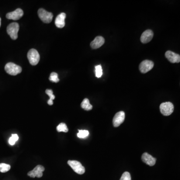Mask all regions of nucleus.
<instances>
[{
    "mask_svg": "<svg viewBox=\"0 0 180 180\" xmlns=\"http://www.w3.org/2000/svg\"><path fill=\"white\" fill-rule=\"evenodd\" d=\"M5 70L9 75L16 76L21 73L22 69L21 67L13 63H8L5 67Z\"/></svg>",
    "mask_w": 180,
    "mask_h": 180,
    "instance_id": "nucleus-1",
    "label": "nucleus"
},
{
    "mask_svg": "<svg viewBox=\"0 0 180 180\" xmlns=\"http://www.w3.org/2000/svg\"><path fill=\"white\" fill-rule=\"evenodd\" d=\"M19 30V25L17 22H12L7 27V31L12 39L15 40L18 38V33Z\"/></svg>",
    "mask_w": 180,
    "mask_h": 180,
    "instance_id": "nucleus-2",
    "label": "nucleus"
},
{
    "mask_svg": "<svg viewBox=\"0 0 180 180\" xmlns=\"http://www.w3.org/2000/svg\"><path fill=\"white\" fill-rule=\"evenodd\" d=\"M40 19L45 23H50L52 21L53 15L51 12H48L44 9H40L38 11Z\"/></svg>",
    "mask_w": 180,
    "mask_h": 180,
    "instance_id": "nucleus-3",
    "label": "nucleus"
},
{
    "mask_svg": "<svg viewBox=\"0 0 180 180\" xmlns=\"http://www.w3.org/2000/svg\"><path fill=\"white\" fill-rule=\"evenodd\" d=\"M27 56L30 63L33 66L37 65L39 62L40 57L39 54L36 50L32 49L29 50Z\"/></svg>",
    "mask_w": 180,
    "mask_h": 180,
    "instance_id": "nucleus-4",
    "label": "nucleus"
},
{
    "mask_svg": "<svg viewBox=\"0 0 180 180\" xmlns=\"http://www.w3.org/2000/svg\"><path fill=\"white\" fill-rule=\"evenodd\" d=\"M160 109L161 112L164 116H168L172 114L174 109V106L172 103L168 102L162 103L160 106Z\"/></svg>",
    "mask_w": 180,
    "mask_h": 180,
    "instance_id": "nucleus-5",
    "label": "nucleus"
},
{
    "mask_svg": "<svg viewBox=\"0 0 180 180\" xmlns=\"http://www.w3.org/2000/svg\"><path fill=\"white\" fill-rule=\"evenodd\" d=\"M68 164L72 168L74 172L78 174L82 175L85 172L84 167L82 166L80 162H78L77 161H68Z\"/></svg>",
    "mask_w": 180,
    "mask_h": 180,
    "instance_id": "nucleus-6",
    "label": "nucleus"
},
{
    "mask_svg": "<svg viewBox=\"0 0 180 180\" xmlns=\"http://www.w3.org/2000/svg\"><path fill=\"white\" fill-rule=\"evenodd\" d=\"M154 64L151 61L144 60L140 64L139 69L141 73H146L153 68Z\"/></svg>",
    "mask_w": 180,
    "mask_h": 180,
    "instance_id": "nucleus-7",
    "label": "nucleus"
},
{
    "mask_svg": "<svg viewBox=\"0 0 180 180\" xmlns=\"http://www.w3.org/2000/svg\"><path fill=\"white\" fill-rule=\"evenodd\" d=\"M125 118V114L123 111L119 112L114 116L112 123L115 127H118L124 122Z\"/></svg>",
    "mask_w": 180,
    "mask_h": 180,
    "instance_id": "nucleus-8",
    "label": "nucleus"
},
{
    "mask_svg": "<svg viewBox=\"0 0 180 180\" xmlns=\"http://www.w3.org/2000/svg\"><path fill=\"white\" fill-rule=\"evenodd\" d=\"M45 171L44 167L38 165L32 171L28 173V175L32 178H41L43 176V172Z\"/></svg>",
    "mask_w": 180,
    "mask_h": 180,
    "instance_id": "nucleus-9",
    "label": "nucleus"
},
{
    "mask_svg": "<svg viewBox=\"0 0 180 180\" xmlns=\"http://www.w3.org/2000/svg\"><path fill=\"white\" fill-rule=\"evenodd\" d=\"M24 15V12L21 9H17L14 11L8 13L6 15V18L10 20H18L21 18Z\"/></svg>",
    "mask_w": 180,
    "mask_h": 180,
    "instance_id": "nucleus-10",
    "label": "nucleus"
},
{
    "mask_svg": "<svg viewBox=\"0 0 180 180\" xmlns=\"http://www.w3.org/2000/svg\"><path fill=\"white\" fill-rule=\"evenodd\" d=\"M165 57L172 63H179L180 61V56L172 51H168L165 53Z\"/></svg>",
    "mask_w": 180,
    "mask_h": 180,
    "instance_id": "nucleus-11",
    "label": "nucleus"
},
{
    "mask_svg": "<svg viewBox=\"0 0 180 180\" xmlns=\"http://www.w3.org/2000/svg\"><path fill=\"white\" fill-rule=\"evenodd\" d=\"M153 32L151 30H147L144 32L141 37V42L146 44L150 42L153 38Z\"/></svg>",
    "mask_w": 180,
    "mask_h": 180,
    "instance_id": "nucleus-12",
    "label": "nucleus"
},
{
    "mask_svg": "<svg viewBox=\"0 0 180 180\" xmlns=\"http://www.w3.org/2000/svg\"><path fill=\"white\" fill-rule=\"evenodd\" d=\"M142 160L147 165L150 166H154L156 162V159L147 153H145L143 154Z\"/></svg>",
    "mask_w": 180,
    "mask_h": 180,
    "instance_id": "nucleus-13",
    "label": "nucleus"
},
{
    "mask_svg": "<svg viewBox=\"0 0 180 180\" xmlns=\"http://www.w3.org/2000/svg\"><path fill=\"white\" fill-rule=\"evenodd\" d=\"M104 38L102 36H98L91 43L90 45L92 49H96L102 46L104 44Z\"/></svg>",
    "mask_w": 180,
    "mask_h": 180,
    "instance_id": "nucleus-14",
    "label": "nucleus"
},
{
    "mask_svg": "<svg viewBox=\"0 0 180 180\" xmlns=\"http://www.w3.org/2000/svg\"><path fill=\"white\" fill-rule=\"evenodd\" d=\"M66 17V15L64 13H61L57 17L55 20V25L57 27L59 28H62L65 25V18Z\"/></svg>",
    "mask_w": 180,
    "mask_h": 180,
    "instance_id": "nucleus-15",
    "label": "nucleus"
},
{
    "mask_svg": "<svg viewBox=\"0 0 180 180\" xmlns=\"http://www.w3.org/2000/svg\"><path fill=\"white\" fill-rule=\"evenodd\" d=\"M81 107L83 109L86 111H90L93 108V106L92 105L90 104V101L87 98H85L84 99L82 103H81Z\"/></svg>",
    "mask_w": 180,
    "mask_h": 180,
    "instance_id": "nucleus-16",
    "label": "nucleus"
},
{
    "mask_svg": "<svg viewBox=\"0 0 180 180\" xmlns=\"http://www.w3.org/2000/svg\"><path fill=\"white\" fill-rule=\"evenodd\" d=\"M57 130L58 132H63L67 133L68 132V129L66 124H65L63 123H61L57 126Z\"/></svg>",
    "mask_w": 180,
    "mask_h": 180,
    "instance_id": "nucleus-17",
    "label": "nucleus"
},
{
    "mask_svg": "<svg viewBox=\"0 0 180 180\" xmlns=\"http://www.w3.org/2000/svg\"><path fill=\"white\" fill-rule=\"evenodd\" d=\"M11 166L8 164L5 163L0 164V172L2 173H6L10 170Z\"/></svg>",
    "mask_w": 180,
    "mask_h": 180,
    "instance_id": "nucleus-18",
    "label": "nucleus"
},
{
    "mask_svg": "<svg viewBox=\"0 0 180 180\" xmlns=\"http://www.w3.org/2000/svg\"><path fill=\"white\" fill-rule=\"evenodd\" d=\"M95 73L96 77L100 78L103 75V70L101 65H97L95 67Z\"/></svg>",
    "mask_w": 180,
    "mask_h": 180,
    "instance_id": "nucleus-19",
    "label": "nucleus"
},
{
    "mask_svg": "<svg viewBox=\"0 0 180 180\" xmlns=\"http://www.w3.org/2000/svg\"><path fill=\"white\" fill-rule=\"evenodd\" d=\"M89 135V131L87 130H79V133L77 134L78 137L79 138H85Z\"/></svg>",
    "mask_w": 180,
    "mask_h": 180,
    "instance_id": "nucleus-20",
    "label": "nucleus"
},
{
    "mask_svg": "<svg viewBox=\"0 0 180 180\" xmlns=\"http://www.w3.org/2000/svg\"><path fill=\"white\" fill-rule=\"evenodd\" d=\"M49 80L51 82L58 83L60 81L59 79L58 78V74L55 72H52L50 76Z\"/></svg>",
    "mask_w": 180,
    "mask_h": 180,
    "instance_id": "nucleus-21",
    "label": "nucleus"
},
{
    "mask_svg": "<svg viewBox=\"0 0 180 180\" xmlns=\"http://www.w3.org/2000/svg\"><path fill=\"white\" fill-rule=\"evenodd\" d=\"M19 139V137L17 134H12L11 137H10L9 140V143L10 145L13 146L15 145L16 142L18 141Z\"/></svg>",
    "mask_w": 180,
    "mask_h": 180,
    "instance_id": "nucleus-22",
    "label": "nucleus"
},
{
    "mask_svg": "<svg viewBox=\"0 0 180 180\" xmlns=\"http://www.w3.org/2000/svg\"><path fill=\"white\" fill-rule=\"evenodd\" d=\"M120 180H131L130 174L128 172H124L121 177Z\"/></svg>",
    "mask_w": 180,
    "mask_h": 180,
    "instance_id": "nucleus-23",
    "label": "nucleus"
},
{
    "mask_svg": "<svg viewBox=\"0 0 180 180\" xmlns=\"http://www.w3.org/2000/svg\"><path fill=\"white\" fill-rule=\"evenodd\" d=\"M46 93L50 97V100L53 101L55 98V96L53 95V92L52 90L47 89L46 91Z\"/></svg>",
    "mask_w": 180,
    "mask_h": 180,
    "instance_id": "nucleus-24",
    "label": "nucleus"
},
{
    "mask_svg": "<svg viewBox=\"0 0 180 180\" xmlns=\"http://www.w3.org/2000/svg\"><path fill=\"white\" fill-rule=\"evenodd\" d=\"M1 19L0 18V27H1Z\"/></svg>",
    "mask_w": 180,
    "mask_h": 180,
    "instance_id": "nucleus-25",
    "label": "nucleus"
}]
</instances>
